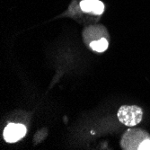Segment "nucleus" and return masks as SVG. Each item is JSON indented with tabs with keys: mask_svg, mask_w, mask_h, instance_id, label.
<instances>
[{
	"mask_svg": "<svg viewBox=\"0 0 150 150\" xmlns=\"http://www.w3.org/2000/svg\"><path fill=\"white\" fill-rule=\"evenodd\" d=\"M150 136L145 130L139 129H128L121 139V147L128 150H139L143 142Z\"/></svg>",
	"mask_w": 150,
	"mask_h": 150,
	"instance_id": "1",
	"label": "nucleus"
},
{
	"mask_svg": "<svg viewBox=\"0 0 150 150\" xmlns=\"http://www.w3.org/2000/svg\"><path fill=\"white\" fill-rule=\"evenodd\" d=\"M142 109L135 105L121 106L118 111V119L122 124L129 127L138 125L142 120Z\"/></svg>",
	"mask_w": 150,
	"mask_h": 150,
	"instance_id": "2",
	"label": "nucleus"
},
{
	"mask_svg": "<svg viewBox=\"0 0 150 150\" xmlns=\"http://www.w3.org/2000/svg\"><path fill=\"white\" fill-rule=\"evenodd\" d=\"M26 134V127L23 124L9 123L4 130V139L9 143H15L23 138Z\"/></svg>",
	"mask_w": 150,
	"mask_h": 150,
	"instance_id": "3",
	"label": "nucleus"
},
{
	"mask_svg": "<svg viewBox=\"0 0 150 150\" xmlns=\"http://www.w3.org/2000/svg\"><path fill=\"white\" fill-rule=\"evenodd\" d=\"M80 7L83 12L94 15H102L104 11V5L99 0H83L80 3Z\"/></svg>",
	"mask_w": 150,
	"mask_h": 150,
	"instance_id": "4",
	"label": "nucleus"
},
{
	"mask_svg": "<svg viewBox=\"0 0 150 150\" xmlns=\"http://www.w3.org/2000/svg\"><path fill=\"white\" fill-rule=\"evenodd\" d=\"M90 48L97 52H103L108 48V40L105 38H101L100 40H93L90 42Z\"/></svg>",
	"mask_w": 150,
	"mask_h": 150,
	"instance_id": "5",
	"label": "nucleus"
}]
</instances>
